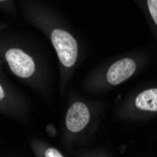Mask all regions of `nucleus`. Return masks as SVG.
<instances>
[{"label": "nucleus", "mask_w": 157, "mask_h": 157, "mask_svg": "<svg viewBox=\"0 0 157 157\" xmlns=\"http://www.w3.org/2000/svg\"><path fill=\"white\" fill-rule=\"evenodd\" d=\"M19 3L25 19L44 33L53 45L59 67V87L63 91L80 60V42L66 22L46 4L38 0H19Z\"/></svg>", "instance_id": "obj_1"}, {"label": "nucleus", "mask_w": 157, "mask_h": 157, "mask_svg": "<svg viewBox=\"0 0 157 157\" xmlns=\"http://www.w3.org/2000/svg\"><path fill=\"white\" fill-rule=\"evenodd\" d=\"M1 65L28 87L44 93L49 85V73L44 59L27 42L11 35H1Z\"/></svg>", "instance_id": "obj_2"}, {"label": "nucleus", "mask_w": 157, "mask_h": 157, "mask_svg": "<svg viewBox=\"0 0 157 157\" xmlns=\"http://www.w3.org/2000/svg\"><path fill=\"white\" fill-rule=\"evenodd\" d=\"M145 52H133L95 69L84 81L88 91L101 92L121 85L131 79L149 62Z\"/></svg>", "instance_id": "obj_3"}, {"label": "nucleus", "mask_w": 157, "mask_h": 157, "mask_svg": "<svg viewBox=\"0 0 157 157\" xmlns=\"http://www.w3.org/2000/svg\"><path fill=\"white\" fill-rule=\"evenodd\" d=\"M126 116L132 119H149L157 116V86L145 88L134 94L124 105Z\"/></svg>", "instance_id": "obj_4"}, {"label": "nucleus", "mask_w": 157, "mask_h": 157, "mask_svg": "<svg viewBox=\"0 0 157 157\" xmlns=\"http://www.w3.org/2000/svg\"><path fill=\"white\" fill-rule=\"evenodd\" d=\"M91 120L90 107L83 101H74L69 106L66 117L65 127L67 132L76 135L83 132L90 124Z\"/></svg>", "instance_id": "obj_5"}, {"label": "nucleus", "mask_w": 157, "mask_h": 157, "mask_svg": "<svg viewBox=\"0 0 157 157\" xmlns=\"http://www.w3.org/2000/svg\"><path fill=\"white\" fill-rule=\"evenodd\" d=\"M23 96L7 77L3 66L0 68V107L2 112L15 113L22 111Z\"/></svg>", "instance_id": "obj_6"}, {"label": "nucleus", "mask_w": 157, "mask_h": 157, "mask_svg": "<svg viewBox=\"0 0 157 157\" xmlns=\"http://www.w3.org/2000/svg\"><path fill=\"white\" fill-rule=\"evenodd\" d=\"M142 13L157 44V0H135Z\"/></svg>", "instance_id": "obj_7"}, {"label": "nucleus", "mask_w": 157, "mask_h": 157, "mask_svg": "<svg viewBox=\"0 0 157 157\" xmlns=\"http://www.w3.org/2000/svg\"><path fill=\"white\" fill-rule=\"evenodd\" d=\"M37 157H64L63 154L52 146H47L42 143H34L33 145Z\"/></svg>", "instance_id": "obj_8"}, {"label": "nucleus", "mask_w": 157, "mask_h": 157, "mask_svg": "<svg viewBox=\"0 0 157 157\" xmlns=\"http://www.w3.org/2000/svg\"><path fill=\"white\" fill-rule=\"evenodd\" d=\"M0 9L11 16L17 15V10L13 0H0Z\"/></svg>", "instance_id": "obj_9"}]
</instances>
